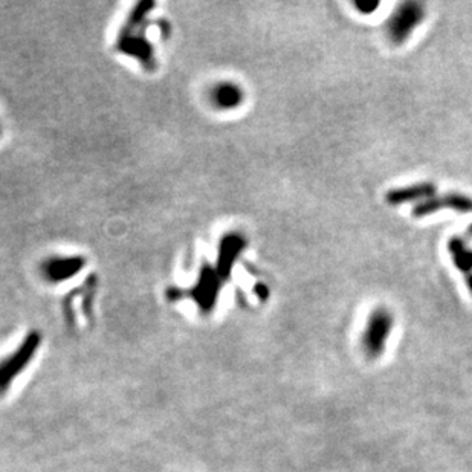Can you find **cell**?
I'll return each mask as SVG.
<instances>
[{"label": "cell", "mask_w": 472, "mask_h": 472, "mask_svg": "<svg viewBox=\"0 0 472 472\" xmlns=\"http://www.w3.org/2000/svg\"><path fill=\"white\" fill-rule=\"evenodd\" d=\"M353 5H355V8L361 14H367V15L373 14L377 10V8L381 6V3L375 2V0H372V2H365V0H356V2Z\"/></svg>", "instance_id": "ba28073f"}, {"label": "cell", "mask_w": 472, "mask_h": 472, "mask_svg": "<svg viewBox=\"0 0 472 472\" xmlns=\"http://www.w3.org/2000/svg\"><path fill=\"white\" fill-rule=\"evenodd\" d=\"M395 329V313L388 308H376L367 317L363 332L359 336V345L368 359H377L387 347V343Z\"/></svg>", "instance_id": "6da1fadb"}, {"label": "cell", "mask_w": 472, "mask_h": 472, "mask_svg": "<svg viewBox=\"0 0 472 472\" xmlns=\"http://www.w3.org/2000/svg\"><path fill=\"white\" fill-rule=\"evenodd\" d=\"M212 98L220 107H235L243 101V92L237 84L223 83L212 93Z\"/></svg>", "instance_id": "8992f818"}, {"label": "cell", "mask_w": 472, "mask_h": 472, "mask_svg": "<svg viewBox=\"0 0 472 472\" xmlns=\"http://www.w3.org/2000/svg\"><path fill=\"white\" fill-rule=\"evenodd\" d=\"M448 253H450L454 266L457 267L460 272L471 274L472 272V249L468 246V242L454 235L448 242Z\"/></svg>", "instance_id": "5b68a950"}, {"label": "cell", "mask_w": 472, "mask_h": 472, "mask_svg": "<svg viewBox=\"0 0 472 472\" xmlns=\"http://www.w3.org/2000/svg\"><path fill=\"white\" fill-rule=\"evenodd\" d=\"M425 17H427V10L423 3L413 2V0L400 3L385 22V36L395 46L404 45L410 40Z\"/></svg>", "instance_id": "7a4b0ae2"}, {"label": "cell", "mask_w": 472, "mask_h": 472, "mask_svg": "<svg viewBox=\"0 0 472 472\" xmlns=\"http://www.w3.org/2000/svg\"><path fill=\"white\" fill-rule=\"evenodd\" d=\"M442 210H454L463 212V214H469V212H472V198L462 193H446L442 196L436 194L434 198L418 203L413 208V216L416 219H422Z\"/></svg>", "instance_id": "3957f363"}, {"label": "cell", "mask_w": 472, "mask_h": 472, "mask_svg": "<svg viewBox=\"0 0 472 472\" xmlns=\"http://www.w3.org/2000/svg\"><path fill=\"white\" fill-rule=\"evenodd\" d=\"M436 191H437L436 185L432 182H420V184L408 185L402 188H395V190H391L385 194V200H387V203L391 207H398V205H402V203L414 202V200H418L420 203L423 200L434 198Z\"/></svg>", "instance_id": "277c9868"}, {"label": "cell", "mask_w": 472, "mask_h": 472, "mask_svg": "<svg viewBox=\"0 0 472 472\" xmlns=\"http://www.w3.org/2000/svg\"><path fill=\"white\" fill-rule=\"evenodd\" d=\"M466 235L468 237H472V225L468 228V231H466Z\"/></svg>", "instance_id": "30bf717a"}, {"label": "cell", "mask_w": 472, "mask_h": 472, "mask_svg": "<svg viewBox=\"0 0 472 472\" xmlns=\"http://www.w3.org/2000/svg\"><path fill=\"white\" fill-rule=\"evenodd\" d=\"M78 266H80V262H78V260H60V262H55V263H52L49 266V275H51L52 278L68 277V275L78 271Z\"/></svg>", "instance_id": "52a82bcc"}, {"label": "cell", "mask_w": 472, "mask_h": 472, "mask_svg": "<svg viewBox=\"0 0 472 472\" xmlns=\"http://www.w3.org/2000/svg\"><path fill=\"white\" fill-rule=\"evenodd\" d=\"M466 286L469 289V292L472 294V272L468 274V277H466Z\"/></svg>", "instance_id": "9c48e42d"}]
</instances>
